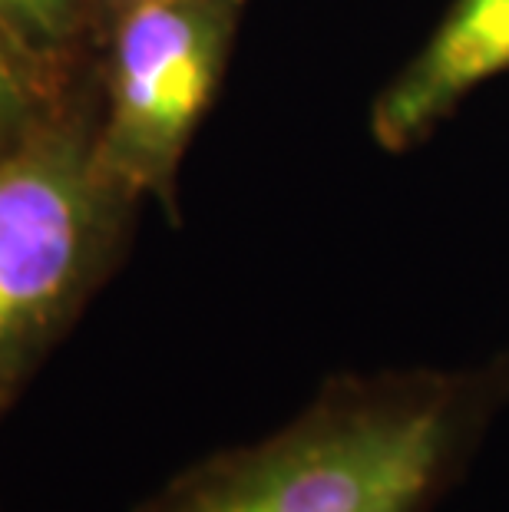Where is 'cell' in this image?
<instances>
[{
	"label": "cell",
	"mask_w": 509,
	"mask_h": 512,
	"mask_svg": "<svg viewBox=\"0 0 509 512\" xmlns=\"http://www.w3.org/2000/svg\"><path fill=\"white\" fill-rule=\"evenodd\" d=\"M509 407V344L470 367L331 377L268 437L192 463L136 512H437Z\"/></svg>",
	"instance_id": "1"
},
{
	"label": "cell",
	"mask_w": 509,
	"mask_h": 512,
	"mask_svg": "<svg viewBox=\"0 0 509 512\" xmlns=\"http://www.w3.org/2000/svg\"><path fill=\"white\" fill-rule=\"evenodd\" d=\"M133 205L96 162L86 106L0 159V417L100 288Z\"/></svg>",
	"instance_id": "2"
},
{
	"label": "cell",
	"mask_w": 509,
	"mask_h": 512,
	"mask_svg": "<svg viewBox=\"0 0 509 512\" xmlns=\"http://www.w3.org/2000/svg\"><path fill=\"white\" fill-rule=\"evenodd\" d=\"M245 0H143L110 24L96 162L133 202L172 209L182 156L219 93Z\"/></svg>",
	"instance_id": "3"
},
{
	"label": "cell",
	"mask_w": 509,
	"mask_h": 512,
	"mask_svg": "<svg viewBox=\"0 0 509 512\" xmlns=\"http://www.w3.org/2000/svg\"><path fill=\"white\" fill-rule=\"evenodd\" d=\"M503 70H509V0H453L424 50L377 96L374 139L384 149L420 143Z\"/></svg>",
	"instance_id": "4"
},
{
	"label": "cell",
	"mask_w": 509,
	"mask_h": 512,
	"mask_svg": "<svg viewBox=\"0 0 509 512\" xmlns=\"http://www.w3.org/2000/svg\"><path fill=\"white\" fill-rule=\"evenodd\" d=\"M60 76L0 30V159L24 149L67 110Z\"/></svg>",
	"instance_id": "5"
},
{
	"label": "cell",
	"mask_w": 509,
	"mask_h": 512,
	"mask_svg": "<svg viewBox=\"0 0 509 512\" xmlns=\"http://www.w3.org/2000/svg\"><path fill=\"white\" fill-rule=\"evenodd\" d=\"M90 20L93 0H0V30L60 73Z\"/></svg>",
	"instance_id": "6"
},
{
	"label": "cell",
	"mask_w": 509,
	"mask_h": 512,
	"mask_svg": "<svg viewBox=\"0 0 509 512\" xmlns=\"http://www.w3.org/2000/svg\"><path fill=\"white\" fill-rule=\"evenodd\" d=\"M136 4H143V0H93V20L110 27L116 17H123L126 10H133Z\"/></svg>",
	"instance_id": "7"
}]
</instances>
